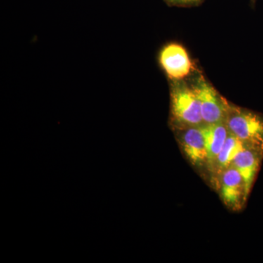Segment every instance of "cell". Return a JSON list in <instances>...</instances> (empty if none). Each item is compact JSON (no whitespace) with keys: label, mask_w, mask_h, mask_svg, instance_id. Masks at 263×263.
<instances>
[{"label":"cell","mask_w":263,"mask_h":263,"mask_svg":"<svg viewBox=\"0 0 263 263\" xmlns=\"http://www.w3.org/2000/svg\"><path fill=\"white\" fill-rule=\"evenodd\" d=\"M262 152L246 146L233 161V166L243 178L246 195L248 197L252 183L260 164Z\"/></svg>","instance_id":"obj_7"},{"label":"cell","mask_w":263,"mask_h":263,"mask_svg":"<svg viewBox=\"0 0 263 263\" xmlns=\"http://www.w3.org/2000/svg\"><path fill=\"white\" fill-rule=\"evenodd\" d=\"M226 124L228 131L246 146L263 153V117L252 110L229 105Z\"/></svg>","instance_id":"obj_1"},{"label":"cell","mask_w":263,"mask_h":263,"mask_svg":"<svg viewBox=\"0 0 263 263\" xmlns=\"http://www.w3.org/2000/svg\"><path fill=\"white\" fill-rule=\"evenodd\" d=\"M181 147L188 160L197 167L207 164V151L201 126L181 129Z\"/></svg>","instance_id":"obj_6"},{"label":"cell","mask_w":263,"mask_h":263,"mask_svg":"<svg viewBox=\"0 0 263 263\" xmlns=\"http://www.w3.org/2000/svg\"><path fill=\"white\" fill-rule=\"evenodd\" d=\"M245 147V145L238 138L229 133L226 143L218 155L214 167L220 170L221 172L231 167L235 157Z\"/></svg>","instance_id":"obj_9"},{"label":"cell","mask_w":263,"mask_h":263,"mask_svg":"<svg viewBox=\"0 0 263 263\" xmlns=\"http://www.w3.org/2000/svg\"><path fill=\"white\" fill-rule=\"evenodd\" d=\"M160 62L171 79L181 80L189 75L192 62L186 49L181 45L171 43L160 52Z\"/></svg>","instance_id":"obj_4"},{"label":"cell","mask_w":263,"mask_h":263,"mask_svg":"<svg viewBox=\"0 0 263 263\" xmlns=\"http://www.w3.org/2000/svg\"><path fill=\"white\" fill-rule=\"evenodd\" d=\"M202 0H168L169 3H172L173 5H181V6L197 5Z\"/></svg>","instance_id":"obj_10"},{"label":"cell","mask_w":263,"mask_h":263,"mask_svg":"<svg viewBox=\"0 0 263 263\" xmlns=\"http://www.w3.org/2000/svg\"><path fill=\"white\" fill-rule=\"evenodd\" d=\"M200 103L204 124L226 122L230 104L203 77H200L193 86Z\"/></svg>","instance_id":"obj_3"},{"label":"cell","mask_w":263,"mask_h":263,"mask_svg":"<svg viewBox=\"0 0 263 263\" xmlns=\"http://www.w3.org/2000/svg\"><path fill=\"white\" fill-rule=\"evenodd\" d=\"M207 151V164L214 166L219 152L224 146L229 131L226 122L201 126Z\"/></svg>","instance_id":"obj_8"},{"label":"cell","mask_w":263,"mask_h":263,"mask_svg":"<svg viewBox=\"0 0 263 263\" xmlns=\"http://www.w3.org/2000/svg\"><path fill=\"white\" fill-rule=\"evenodd\" d=\"M171 114L175 125L180 129L204 124L193 87L180 80H175L171 88Z\"/></svg>","instance_id":"obj_2"},{"label":"cell","mask_w":263,"mask_h":263,"mask_svg":"<svg viewBox=\"0 0 263 263\" xmlns=\"http://www.w3.org/2000/svg\"><path fill=\"white\" fill-rule=\"evenodd\" d=\"M222 173L220 185L221 199L230 209L239 210L247 199L243 178L233 165Z\"/></svg>","instance_id":"obj_5"}]
</instances>
